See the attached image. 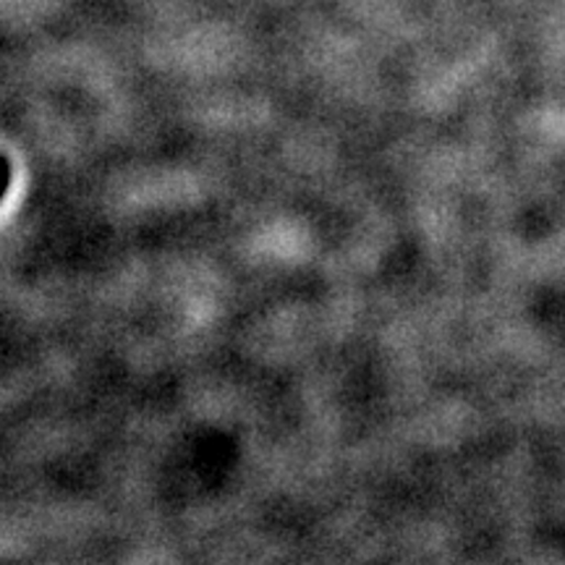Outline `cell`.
<instances>
[{
	"mask_svg": "<svg viewBox=\"0 0 565 565\" xmlns=\"http://www.w3.org/2000/svg\"><path fill=\"white\" fill-rule=\"evenodd\" d=\"M5 186H9V165H5L3 157H0V197H3Z\"/></svg>",
	"mask_w": 565,
	"mask_h": 565,
	"instance_id": "6da1fadb",
	"label": "cell"
}]
</instances>
